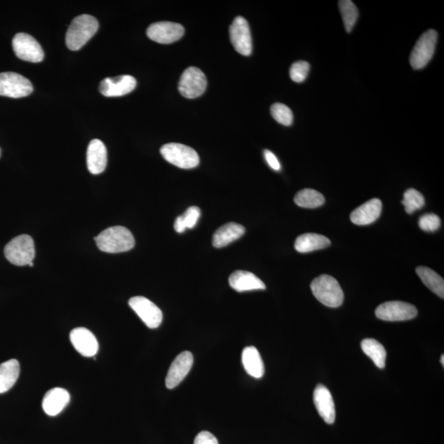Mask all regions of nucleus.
<instances>
[{
    "mask_svg": "<svg viewBox=\"0 0 444 444\" xmlns=\"http://www.w3.org/2000/svg\"><path fill=\"white\" fill-rule=\"evenodd\" d=\"M194 364V356L190 352H183L174 359L165 379V386L169 389L176 388L190 373Z\"/></svg>",
    "mask_w": 444,
    "mask_h": 444,
    "instance_id": "nucleus-15",
    "label": "nucleus"
},
{
    "mask_svg": "<svg viewBox=\"0 0 444 444\" xmlns=\"http://www.w3.org/2000/svg\"><path fill=\"white\" fill-rule=\"evenodd\" d=\"M441 362L442 363V365H444V356L443 355L441 356Z\"/></svg>",
    "mask_w": 444,
    "mask_h": 444,
    "instance_id": "nucleus-37",
    "label": "nucleus"
},
{
    "mask_svg": "<svg viewBox=\"0 0 444 444\" xmlns=\"http://www.w3.org/2000/svg\"><path fill=\"white\" fill-rule=\"evenodd\" d=\"M129 304L149 329H158L163 322V312L154 302L143 296L130 299Z\"/></svg>",
    "mask_w": 444,
    "mask_h": 444,
    "instance_id": "nucleus-11",
    "label": "nucleus"
},
{
    "mask_svg": "<svg viewBox=\"0 0 444 444\" xmlns=\"http://www.w3.org/2000/svg\"><path fill=\"white\" fill-rule=\"evenodd\" d=\"M207 85V78L203 71L190 67L183 72L179 80V91L183 97L194 99L203 95Z\"/></svg>",
    "mask_w": 444,
    "mask_h": 444,
    "instance_id": "nucleus-8",
    "label": "nucleus"
},
{
    "mask_svg": "<svg viewBox=\"0 0 444 444\" xmlns=\"http://www.w3.org/2000/svg\"><path fill=\"white\" fill-rule=\"evenodd\" d=\"M87 164L90 172L99 174L104 172L107 165L106 147L99 139L90 142L87 152Z\"/></svg>",
    "mask_w": 444,
    "mask_h": 444,
    "instance_id": "nucleus-19",
    "label": "nucleus"
},
{
    "mask_svg": "<svg viewBox=\"0 0 444 444\" xmlns=\"http://www.w3.org/2000/svg\"><path fill=\"white\" fill-rule=\"evenodd\" d=\"M161 154L169 163L181 169H192L199 164V156L192 147L181 143H168L161 148Z\"/></svg>",
    "mask_w": 444,
    "mask_h": 444,
    "instance_id": "nucleus-5",
    "label": "nucleus"
},
{
    "mask_svg": "<svg viewBox=\"0 0 444 444\" xmlns=\"http://www.w3.org/2000/svg\"><path fill=\"white\" fill-rule=\"evenodd\" d=\"M295 203L304 208H316L324 204L325 199L321 192L312 188H304L296 194Z\"/></svg>",
    "mask_w": 444,
    "mask_h": 444,
    "instance_id": "nucleus-28",
    "label": "nucleus"
},
{
    "mask_svg": "<svg viewBox=\"0 0 444 444\" xmlns=\"http://www.w3.org/2000/svg\"><path fill=\"white\" fill-rule=\"evenodd\" d=\"M229 283L238 293L248 290H265L266 286L254 273L246 271L233 272L229 278Z\"/></svg>",
    "mask_w": 444,
    "mask_h": 444,
    "instance_id": "nucleus-21",
    "label": "nucleus"
},
{
    "mask_svg": "<svg viewBox=\"0 0 444 444\" xmlns=\"http://www.w3.org/2000/svg\"><path fill=\"white\" fill-rule=\"evenodd\" d=\"M382 202L379 199L367 201L366 203L353 211L351 220L358 226H366L375 222L382 213Z\"/></svg>",
    "mask_w": 444,
    "mask_h": 444,
    "instance_id": "nucleus-18",
    "label": "nucleus"
},
{
    "mask_svg": "<svg viewBox=\"0 0 444 444\" xmlns=\"http://www.w3.org/2000/svg\"><path fill=\"white\" fill-rule=\"evenodd\" d=\"M331 245L329 238L315 233H306L297 237L295 249L299 253H309L327 248Z\"/></svg>",
    "mask_w": 444,
    "mask_h": 444,
    "instance_id": "nucleus-23",
    "label": "nucleus"
},
{
    "mask_svg": "<svg viewBox=\"0 0 444 444\" xmlns=\"http://www.w3.org/2000/svg\"><path fill=\"white\" fill-rule=\"evenodd\" d=\"M245 232V229L243 226L240 225L235 222H230L226 224L218 229V230L214 233L213 238V245L215 248L221 249L223 247H226L232 242L240 239L241 236H243Z\"/></svg>",
    "mask_w": 444,
    "mask_h": 444,
    "instance_id": "nucleus-22",
    "label": "nucleus"
},
{
    "mask_svg": "<svg viewBox=\"0 0 444 444\" xmlns=\"http://www.w3.org/2000/svg\"><path fill=\"white\" fill-rule=\"evenodd\" d=\"M231 42L240 55L249 56L253 51L252 38L248 22L243 17H236L230 26Z\"/></svg>",
    "mask_w": 444,
    "mask_h": 444,
    "instance_id": "nucleus-12",
    "label": "nucleus"
},
{
    "mask_svg": "<svg viewBox=\"0 0 444 444\" xmlns=\"http://www.w3.org/2000/svg\"><path fill=\"white\" fill-rule=\"evenodd\" d=\"M416 273L430 290L438 295L439 297L444 298V281L441 276L432 269L426 267L417 268Z\"/></svg>",
    "mask_w": 444,
    "mask_h": 444,
    "instance_id": "nucleus-26",
    "label": "nucleus"
},
{
    "mask_svg": "<svg viewBox=\"0 0 444 444\" xmlns=\"http://www.w3.org/2000/svg\"><path fill=\"white\" fill-rule=\"evenodd\" d=\"M185 34L183 26L176 22H159L152 24L147 30L148 38L160 44H172Z\"/></svg>",
    "mask_w": 444,
    "mask_h": 444,
    "instance_id": "nucleus-13",
    "label": "nucleus"
},
{
    "mask_svg": "<svg viewBox=\"0 0 444 444\" xmlns=\"http://www.w3.org/2000/svg\"><path fill=\"white\" fill-rule=\"evenodd\" d=\"M20 374L19 362L15 359L0 365V393L10 390L17 382Z\"/></svg>",
    "mask_w": 444,
    "mask_h": 444,
    "instance_id": "nucleus-25",
    "label": "nucleus"
},
{
    "mask_svg": "<svg viewBox=\"0 0 444 444\" xmlns=\"http://www.w3.org/2000/svg\"><path fill=\"white\" fill-rule=\"evenodd\" d=\"M402 203L405 206L406 212L408 214H412L416 210L422 208L425 201L424 196L419 191L416 190L415 188H409L405 192L404 199Z\"/></svg>",
    "mask_w": 444,
    "mask_h": 444,
    "instance_id": "nucleus-31",
    "label": "nucleus"
},
{
    "mask_svg": "<svg viewBox=\"0 0 444 444\" xmlns=\"http://www.w3.org/2000/svg\"><path fill=\"white\" fill-rule=\"evenodd\" d=\"M264 158L270 167L274 170H281V164L277 158V156L272 154L271 151L265 150L264 151Z\"/></svg>",
    "mask_w": 444,
    "mask_h": 444,
    "instance_id": "nucleus-36",
    "label": "nucleus"
},
{
    "mask_svg": "<svg viewBox=\"0 0 444 444\" xmlns=\"http://www.w3.org/2000/svg\"><path fill=\"white\" fill-rule=\"evenodd\" d=\"M375 315L384 321L397 322L412 320L418 315L413 304L402 302H385L376 309Z\"/></svg>",
    "mask_w": 444,
    "mask_h": 444,
    "instance_id": "nucleus-10",
    "label": "nucleus"
},
{
    "mask_svg": "<svg viewBox=\"0 0 444 444\" xmlns=\"http://www.w3.org/2000/svg\"><path fill=\"white\" fill-rule=\"evenodd\" d=\"M33 265H34L33 262H31L29 263L30 267H33Z\"/></svg>",
    "mask_w": 444,
    "mask_h": 444,
    "instance_id": "nucleus-38",
    "label": "nucleus"
},
{
    "mask_svg": "<svg viewBox=\"0 0 444 444\" xmlns=\"http://www.w3.org/2000/svg\"><path fill=\"white\" fill-rule=\"evenodd\" d=\"M33 92V84L24 76L12 72L0 74V96L21 98Z\"/></svg>",
    "mask_w": 444,
    "mask_h": 444,
    "instance_id": "nucleus-7",
    "label": "nucleus"
},
{
    "mask_svg": "<svg viewBox=\"0 0 444 444\" xmlns=\"http://www.w3.org/2000/svg\"><path fill=\"white\" fill-rule=\"evenodd\" d=\"M309 69V63L306 61H297L294 63L290 67V79L295 83H302L306 79Z\"/></svg>",
    "mask_w": 444,
    "mask_h": 444,
    "instance_id": "nucleus-33",
    "label": "nucleus"
},
{
    "mask_svg": "<svg viewBox=\"0 0 444 444\" xmlns=\"http://www.w3.org/2000/svg\"><path fill=\"white\" fill-rule=\"evenodd\" d=\"M201 216V210L197 207L188 208L186 212L176 218L174 222V230L178 233L185 232L186 229H192L196 226Z\"/></svg>",
    "mask_w": 444,
    "mask_h": 444,
    "instance_id": "nucleus-29",
    "label": "nucleus"
},
{
    "mask_svg": "<svg viewBox=\"0 0 444 444\" xmlns=\"http://www.w3.org/2000/svg\"><path fill=\"white\" fill-rule=\"evenodd\" d=\"M13 48L15 55L22 60L39 63L44 60L42 47L31 35L26 33L15 35L13 39Z\"/></svg>",
    "mask_w": 444,
    "mask_h": 444,
    "instance_id": "nucleus-9",
    "label": "nucleus"
},
{
    "mask_svg": "<svg viewBox=\"0 0 444 444\" xmlns=\"http://www.w3.org/2000/svg\"><path fill=\"white\" fill-rule=\"evenodd\" d=\"M441 226V220L436 214H424L419 220L420 228L426 232L436 231Z\"/></svg>",
    "mask_w": 444,
    "mask_h": 444,
    "instance_id": "nucleus-34",
    "label": "nucleus"
},
{
    "mask_svg": "<svg viewBox=\"0 0 444 444\" xmlns=\"http://www.w3.org/2000/svg\"><path fill=\"white\" fill-rule=\"evenodd\" d=\"M271 114L273 119L277 122L285 125V126H290L293 122V111L281 103H276L271 107Z\"/></svg>",
    "mask_w": 444,
    "mask_h": 444,
    "instance_id": "nucleus-32",
    "label": "nucleus"
},
{
    "mask_svg": "<svg viewBox=\"0 0 444 444\" xmlns=\"http://www.w3.org/2000/svg\"><path fill=\"white\" fill-rule=\"evenodd\" d=\"M313 402L318 414L327 424H334L336 410L333 396L324 385L318 384L313 392Z\"/></svg>",
    "mask_w": 444,
    "mask_h": 444,
    "instance_id": "nucleus-17",
    "label": "nucleus"
},
{
    "mask_svg": "<svg viewBox=\"0 0 444 444\" xmlns=\"http://www.w3.org/2000/svg\"><path fill=\"white\" fill-rule=\"evenodd\" d=\"M361 348L365 355L374 361L377 367L379 368V369H384L386 364L387 352H386V350L382 344L377 340L367 338L362 340Z\"/></svg>",
    "mask_w": 444,
    "mask_h": 444,
    "instance_id": "nucleus-27",
    "label": "nucleus"
},
{
    "mask_svg": "<svg viewBox=\"0 0 444 444\" xmlns=\"http://www.w3.org/2000/svg\"><path fill=\"white\" fill-rule=\"evenodd\" d=\"M136 86L137 81L133 76L121 75L103 79L99 91L107 97H122L133 92Z\"/></svg>",
    "mask_w": 444,
    "mask_h": 444,
    "instance_id": "nucleus-14",
    "label": "nucleus"
},
{
    "mask_svg": "<svg viewBox=\"0 0 444 444\" xmlns=\"http://www.w3.org/2000/svg\"><path fill=\"white\" fill-rule=\"evenodd\" d=\"M70 401V394L62 388H54L43 398V410L49 416H56L65 409Z\"/></svg>",
    "mask_w": 444,
    "mask_h": 444,
    "instance_id": "nucleus-20",
    "label": "nucleus"
},
{
    "mask_svg": "<svg viewBox=\"0 0 444 444\" xmlns=\"http://www.w3.org/2000/svg\"><path fill=\"white\" fill-rule=\"evenodd\" d=\"M97 245L102 252L118 254L127 252L135 245V240L129 230L124 227H112L106 229L94 238Z\"/></svg>",
    "mask_w": 444,
    "mask_h": 444,
    "instance_id": "nucleus-1",
    "label": "nucleus"
},
{
    "mask_svg": "<svg viewBox=\"0 0 444 444\" xmlns=\"http://www.w3.org/2000/svg\"><path fill=\"white\" fill-rule=\"evenodd\" d=\"M195 444H219L217 438L208 431L200 432L195 439Z\"/></svg>",
    "mask_w": 444,
    "mask_h": 444,
    "instance_id": "nucleus-35",
    "label": "nucleus"
},
{
    "mask_svg": "<svg viewBox=\"0 0 444 444\" xmlns=\"http://www.w3.org/2000/svg\"><path fill=\"white\" fill-rule=\"evenodd\" d=\"M98 28L96 17L88 15L76 17L67 31V47L71 51H79L97 33Z\"/></svg>",
    "mask_w": 444,
    "mask_h": 444,
    "instance_id": "nucleus-2",
    "label": "nucleus"
},
{
    "mask_svg": "<svg viewBox=\"0 0 444 444\" xmlns=\"http://www.w3.org/2000/svg\"><path fill=\"white\" fill-rule=\"evenodd\" d=\"M4 255L8 261L13 265H29V263L33 261L35 255L33 238L28 235L15 237L4 248Z\"/></svg>",
    "mask_w": 444,
    "mask_h": 444,
    "instance_id": "nucleus-4",
    "label": "nucleus"
},
{
    "mask_svg": "<svg viewBox=\"0 0 444 444\" xmlns=\"http://www.w3.org/2000/svg\"><path fill=\"white\" fill-rule=\"evenodd\" d=\"M339 8L340 13H342L345 28L347 33H351L358 19L357 8L351 0L339 1Z\"/></svg>",
    "mask_w": 444,
    "mask_h": 444,
    "instance_id": "nucleus-30",
    "label": "nucleus"
},
{
    "mask_svg": "<svg viewBox=\"0 0 444 444\" xmlns=\"http://www.w3.org/2000/svg\"><path fill=\"white\" fill-rule=\"evenodd\" d=\"M242 363L245 370L254 378L261 379L264 375V365L261 356L254 347H248L242 352Z\"/></svg>",
    "mask_w": 444,
    "mask_h": 444,
    "instance_id": "nucleus-24",
    "label": "nucleus"
},
{
    "mask_svg": "<svg viewBox=\"0 0 444 444\" xmlns=\"http://www.w3.org/2000/svg\"><path fill=\"white\" fill-rule=\"evenodd\" d=\"M437 39L436 31L432 29L421 35L411 54L410 62L412 68L421 69L428 65L434 56Z\"/></svg>",
    "mask_w": 444,
    "mask_h": 444,
    "instance_id": "nucleus-6",
    "label": "nucleus"
},
{
    "mask_svg": "<svg viewBox=\"0 0 444 444\" xmlns=\"http://www.w3.org/2000/svg\"><path fill=\"white\" fill-rule=\"evenodd\" d=\"M70 340L76 351L86 357L97 355L99 350L97 339L91 331L85 327H77L70 333Z\"/></svg>",
    "mask_w": 444,
    "mask_h": 444,
    "instance_id": "nucleus-16",
    "label": "nucleus"
},
{
    "mask_svg": "<svg viewBox=\"0 0 444 444\" xmlns=\"http://www.w3.org/2000/svg\"><path fill=\"white\" fill-rule=\"evenodd\" d=\"M311 287L315 297L324 306L330 308L342 306L343 291L334 277L322 274L312 281Z\"/></svg>",
    "mask_w": 444,
    "mask_h": 444,
    "instance_id": "nucleus-3",
    "label": "nucleus"
}]
</instances>
